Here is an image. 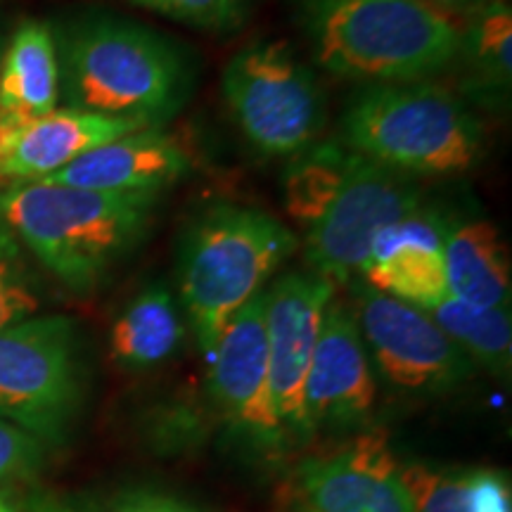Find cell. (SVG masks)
Instances as JSON below:
<instances>
[{
    "label": "cell",
    "instance_id": "cell-4",
    "mask_svg": "<svg viewBox=\"0 0 512 512\" xmlns=\"http://www.w3.org/2000/svg\"><path fill=\"white\" fill-rule=\"evenodd\" d=\"M344 145L403 176L465 174L482 152V126L456 95L427 81L375 83L342 119Z\"/></svg>",
    "mask_w": 512,
    "mask_h": 512
},
{
    "label": "cell",
    "instance_id": "cell-12",
    "mask_svg": "<svg viewBox=\"0 0 512 512\" xmlns=\"http://www.w3.org/2000/svg\"><path fill=\"white\" fill-rule=\"evenodd\" d=\"M266 292L242 306L211 349V392L226 418L256 439L283 432L271 394L266 337Z\"/></svg>",
    "mask_w": 512,
    "mask_h": 512
},
{
    "label": "cell",
    "instance_id": "cell-16",
    "mask_svg": "<svg viewBox=\"0 0 512 512\" xmlns=\"http://www.w3.org/2000/svg\"><path fill=\"white\" fill-rule=\"evenodd\" d=\"M188 155L178 140L155 128L128 133L93 147L43 183L100 192H162L188 171Z\"/></svg>",
    "mask_w": 512,
    "mask_h": 512
},
{
    "label": "cell",
    "instance_id": "cell-18",
    "mask_svg": "<svg viewBox=\"0 0 512 512\" xmlns=\"http://www.w3.org/2000/svg\"><path fill=\"white\" fill-rule=\"evenodd\" d=\"M444 266L451 297L479 309L508 306L510 259L491 223L470 221L448 228Z\"/></svg>",
    "mask_w": 512,
    "mask_h": 512
},
{
    "label": "cell",
    "instance_id": "cell-25",
    "mask_svg": "<svg viewBox=\"0 0 512 512\" xmlns=\"http://www.w3.org/2000/svg\"><path fill=\"white\" fill-rule=\"evenodd\" d=\"M133 3L211 31L238 29L249 10V0H133Z\"/></svg>",
    "mask_w": 512,
    "mask_h": 512
},
{
    "label": "cell",
    "instance_id": "cell-28",
    "mask_svg": "<svg viewBox=\"0 0 512 512\" xmlns=\"http://www.w3.org/2000/svg\"><path fill=\"white\" fill-rule=\"evenodd\" d=\"M427 5L437 8L439 12H472L482 10L489 3H496V0H425Z\"/></svg>",
    "mask_w": 512,
    "mask_h": 512
},
{
    "label": "cell",
    "instance_id": "cell-7",
    "mask_svg": "<svg viewBox=\"0 0 512 512\" xmlns=\"http://www.w3.org/2000/svg\"><path fill=\"white\" fill-rule=\"evenodd\" d=\"M76 399L72 320L41 316L0 330V420L29 434H57Z\"/></svg>",
    "mask_w": 512,
    "mask_h": 512
},
{
    "label": "cell",
    "instance_id": "cell-6",
    "mask_svg": "<svg viewBox=\"0 0 512 512\" xmlns=\"http://www.w3.org/2000/svg\"><path fill=\"white\" fill-rule=\"evenodd\" d=\"M221 88L242 136L268 157L302 155L323 131L316 76L280 43L242 48L223 69Z\"/></svg>",
    "mask_w": 512,
    "mask_h": 512
},
{
    "label": "cell",
    "instance_id": "cell-14",
    "mask_svg": "<svg viewBox=\"0 0 512 512\" xmlns=\"http://www.w3.org/2000/svg\"><path fill=\"white\" fill-rule=\"evenodd\" d=\"M145 128L152 126L143 119L107 117L72 107L19 124L0 121V181H43L93 147Z\"/></svg>",
    "mask_w": 512,
    "mask_h": 512
},
{
    "label": "cell",
    "instance_id": "cell-1",
    "mask_svg": "<svg viewBox=\"0 0 512 512\" xmlns=\"http://www.w3.org/2000/svg\"><path fill=\"white\" fill-rule=\"evenodd\" d=\"M159 192H100L43 181L0 188V226L76 292L91 290L145 238Z\"/></svg>",
    "mask_w": 512,
    "mask_h": 512
},
{
    "label": "cell",
    "instance_id": "cell-9",
    "mask_svg": "<svg viewBox=\"0 0 512 512\" xmlns=\"http://www.w3.org/2000/svg\"><path fill=\"white\" fill-rule=\"evenodd\" d=\"M358 328L382 375L403 389H446L465 380L472 361L425 311L361 287Z\"/></svg>",
    "mask_w": 512,
    "mask_h": 512
},
{
    "label": "cell",
    "instance_id": "cell-22",
    "mask_svg": "<svg viewBox=\"0 0 512 512\" xmlns=\"http://www.w3.org/2000/svg\"><path fill=\"white\" fill-rule=\"evenodd\" d=\"M470 358H477L496 373H508L512 354V323L508 309H479L448 297L427 311Z\"/></svg>",
    "mask_w": 512,
    "mask_h": 512
},
{
    "label": "cell",
    "instance_id": "cell-29",
    "mask_svg": "<svg viewBox=\"0 0 512 512\" xmlns=\"http://www.w3.org/2000/svg\"><path fill=\"white\" fill-rule=\"evenodd\" d=\"M0 512H15V510H12V508H10V505H8V503H5V501H3V498H0Z\"/></svg>",
    "mask_w": 512,
    "mask_h": 512
},
{
    "label": "cell",
    "instance_id": "cell-13",
    "mask_svg": "<svg viewBox=\"0 0 512 512\" xmlns=\"http://www.w3.org/2000/svg\"><path fill=\"white\" fill-rule=\"evenodd\" d=\"M373 401L375 380L358 320L347 304L330 302L304 384V430L366 420Z\"/></svg>",
    "mask_w": 512,
    "mask_h": 512
},
{
    "label": "cell",
    "instance_id": "cell-8",
    "mask_svg": "<svg viewBox=\"0 0 512 512\" xmlns=\"http://www.w3.org/2000/svg\"><path fill=\"white\" fill-rule=\"evenodd\" d=\"M418 209L420 192L406 176L358 155L335 200L306 228V264L332 285L349 283L368 264L380 230Z\"/></svg>",
    "mask_w": 512,
    "mask_h": 512
},
{
    "label": "cell",
    "instance_id": "cell-3",
    "mask_svg": "<svg viewBox=\"0 0 512 512\" xmlns=\"http://www.w3.org/2000/svg\"><path fill=\"white\" fill-rule=\"evenodd\" d=\"M297 245L283 221L240 204H214L190 223L178 249V283L204 351L211 354L228 320Z\"/></svg>",
    "mask_w": 512,
    "mask_h": 512
},
{
    "label": "cell",
    "instance_id": "cell-11",
    "mask_svg": "<svg viewBox=\"0 0 512 512\" xmlns=\"http://www.w3.org/2000/svg\"><path fill=\"white\" fill-rule=\"evenodd\" d=\"M304 512H415L382 432H368L299 467Z\"/></svg>",
    "mask_w": 512,
    "mask_h": 512
},
{
    "label": "cell",
    "instance_id": "cell-5",
    "mask_svg": "<svg viewBox=\"0 0 512 512\" xmlns=\"http://www.w3.org/2000/svg\"><path fill=\"white\" fill-rule=\"evenodd\" d=\"M62 81L72 110L159 124L181 107L188 69L164 36L124 19H93L64 43Z\"/></svg>",
    "mask_w": 512,
    "mask_h": 512
},
{
    "label": "cell",
    "instance_id": "cell-26",
    "mask_svg": "<svg viewBox=\"0 0 512 512\" xmlns=\"http://www.w3.org/2000/svg\"><path fill=\"white\" fill-rule=\"evenodd\" d=\"M38 441L29 432L0 420V484L36 463Z\"/></svg>",
    "mask_w": 512,
    "mask_h": 512
},
{
    "label": "cell",
    "instance_id": "cell-20",
    "mask_svg": "<svg viewBox=\"0 0 512 512\" xmlns=\"http://www.w3.org/2000/svg\"><path fill=\"white\" fill-rule=\"evenodd\" d=\"M415 512H512L510 489L498 472L441 475L420 465L401 467Z\"/></svg>",
    "mask_w": 512,
    "mask_h": 512
},
{
    "label": "cell",
    "instance_id": "cell-21",
    "mask_svg": "<svg viewBox=\"0 0 512 512\" xmlns=\"http://www.w3.org/2000/svg\"><path fill=\"white\" fill-rule=\"evenodd\" d=\"M356 159L358 152L339 140L311 145L297 155V162L285 176L287 214L304 230L311 228L335 200Z\"/></svg>",
    "mask_w": 512,
    "mask_h": 512
},
{
    "label": "cell",
    "instance_id": "cell-23",
    "mask_svg": "<svg viewBox=\"0 0 512 512\" xmlns=\"http://www.w3.org/2000/svg\"><path fill=\"white\" fill-rule=\"evenodd\" d=\"M465 46L475 69L486 81L508 88L512 74V15L508 5L496 0L479 10Z\"/></svg>",
    "mask_w": 512,
    "mask_h": 512
},
{
    "label": "cell",
    "instance_id": "cell-15",
    "mask_svg": "<svg viewBox=\"0 0 512 512\" xmlns=\"http://www.w3.org/2000/svg\"><path fill=\"white\" fill-rule=\"evenodd\" d=\"M446 223L425 211H413L380 230L361 275L366 285L430 311L451 297L444 266Z\"/></svg>",
    "mask_w": 512,
    "mask_h": 512
},
{
    "label": "cell",
    "instance_id": "cell-27",
    "mask_svg": "<svg viewBox=\"0 0 512 512\" xmlns=\"http://www.w3.org/2000/svg\"><path fill=\"white\" fill-rule=\"evenodd\" d=\"M112 512H190V510L181 508V505L169 501V498L136 496V498H128V501L117 505Z\"/></svg>",
    "mask_w": 512,
    "mask_h": 512
},
{
    "label": "cell",
    "instance_id": "cell-2",
    "mask_svg": "<svg viewBox=\"0 0 512 512\" xmlns=\"http://www.w3.org/2000/svg\"><path fill=\"white\" fill-rule=\"evenodd\" d=\"M306 17L320 67L339 79L425 81L463 50L456 22L425 0H311Z\"/></svg>",
    "mask_w": 512,
    "mask_h": 512
},
{
    "label": "cell",
    "instance_id": "cell-10",
    "mask_svg": "<svg viewBox=\"0 0 512 512\" xmlns=\"http://www.w3.org/2000/svg\"><path fill=\"white\" fill-rule=\"evenodd\" d=\"M335 285L318 273H287L266 292L271 394L283 427L304 430V384Z\"/></svg>",
    "mask_w": 512,
    "mask_h": 512
},
{
    "label": "cell",
    "instance_id": "cell-17",
    "mask_svg": "<svg viewBox=\"0 0 512 512\" xmlns=\"http://www.w3.org/2000/svg\"><path fill=\"white\" fill-rule=\"evenodd\" d=\"M60 62L50 27L22 22L0 64V121L19 124L57 110Z\"/></svg>",
    "mask_w": 512,
    "mask_h": 512
},
{
    "label": "cell",
    "instance_id": "cell-24",
    "mask_svg": "<svg viewBox=\"0 0 512 512\" xmlns=\"http://www.w3.org/2000/svg\"><path fill=\"white\" fill-rule=\"evenodd\" d=\"M41 306L22 245L0 226V330L34 316Z\"/></svg>",
    "mask_w": 512,
    "mask_h": 512
},
{
    "label": "cell",
    "instance_id": "cell-19",
    "mask_svg": "<svg viewBox=\"0 0 512 512\" xmlns=\"http://www.w3.org/2000/svg\"><path fill=\"white\" fill-rule=\"evenodd\" d=\"M183 323L166 285H150L126 306L112 328V356L121 368L145 370L174 356Z\"/></svg>",
    "mask_w": 512,
    "mask_h": 512
}]
</instances>
